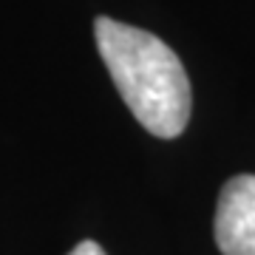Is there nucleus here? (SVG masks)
I'll return each instance as SVG.
<instances>
[{"mask_svg": "<svg viewBox=\"0 0 255 255\" xmlns=\"http://www.w3.org/2000/svg\"><path fill=\"white\" fill-rule=\"evenodd\" d=\"M216 244L221 255H255V176H233L221 187Z\"/></svg>", "mask_w": 255, "mask_h": 255, "instance_id": "f03ea898", "label": "nucleus"}, {"mask_svg": "<svg viewBox=\"0 0 255 255\" xmlns=\"http://www.w3.org/2000/svg\"><path fill=\"white\" fill-rule=\"evenodd\" d=\"M68 255H105V250H102L97 241H80Z\"/></svg>", "mask_w": 255, "mask_h": 255, "instance_id": "7ed1b4c3", "label": "nucleus"}, {"mask_svg": "<svg viewBox=\"0 0 255 255\" xmlns=\"http://www.w3.org/2000/svg\"><path fill=\"white\" fill-rule=\"evenodd\" d=\"M105 68L136 122L159 139H176L190 119V80L173 48L145 28L111 17L94 20Z\"/></svg>", "mask_w": 255, "mask_h": 255, "instance_id": "f257e3e1", "label": "nucleus"}]
</instances>
